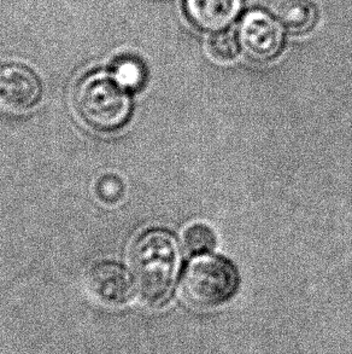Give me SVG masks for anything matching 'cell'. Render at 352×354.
<instances>
[{
  "instance_id": "6da1fadb",
  "label": "cell",
  "mask_w": 352,
  "mask_h": 354,
  "mask_svg": "<svg viewBox=\"0 0 352 354\" xmlns=\"http://www.w3.org/2000/svg\"><path fill=\"white\" fill-rule=\"evenodd\" d=\"M180 265V252L169 232H145L130 252L134 287L148 306H161L168 301L175 284Z\"/></svg>"
},
{
  "instance_id": "7a4b0ae2",
  "label": "cell",
  "mask_w": 352,
  "mask_h": 354,
  "mask_svg": "<svg viewBox=\"0 0 352 354\" xmlns=\"http://www.w3.org/2000/svg\"><path fill=\"white\" fill-rule=\"evenodd\" d=\"M74 108L88 129L115 132L128 122L130 101L124 88L105 74H90L77 84Z\"/></svg>"
},
{
  "instance_id": "3957f363",
  "label": "cell",
  "mask_w": 352,
  "mask_h": 354,
  "mask_svg": "<svg viewBox=\"0 0 352 354\" xmlns=\"http://www.w3.org/2000/svg\"><path fill=\"white\" fill-rule=\"evenodd\" d=\"M238 289V274L228 260L208 254L192 260L181 281V294L187 304L213 310L228 302Z\"/></svg>"
},
{
  "instance_id": "277c9868",
  "label": "cell",
  "mask_w": 352,
  "mask_h": 354,
  "mask_svg": "<svg viewBox=\"0 0 352 354\" xmlns=\"http://www.w3.org/2000/svg\"><path fill=\"white\" fill-rule=\"evenodd\" d=\"M237 39L246 56L266 62L279 55L285 38L279 19L262 10H251L240 21Z\"/></svg>"
},
{
  "instance_id": "5b68a950",
  "label": "cell",
  "mask_w": 352,
  "mask_h": 354,
  "mask_svg": "<svg viewBox=\"0 0 352 354\" xmlns=\"http://www.w3.org/2000/svg\"><path fill=\"white\" fill-rule=\"evenodd\" d=\"M41 98V85L29 68L8 63L0 66V108L14 113L33 109Z\"/></svg>"
},
{
  "instance_id": "8992f818",
  "label": "cell",
  "mask_w": 352,
  "mask_h": 354,
  "mask_svg": "<svg viewBox=\"0 0 352 354\" xmlns=\"http://www.w3.org/2000/svg\"><path fill=\"white\" fill-rule=\"evenodd\" d=\"M87 290L95 300L108 306L128 302L133 284L128 273L115 263H100L90 268L86 277Z\"/></svg>"
},
{
  "instance_id": "52a82bcc",
  "label": "cell",
  "mask_w": 352,
  "mask_h": 354,
  "mask_svg": "<svg viewBox=\"0 0 352 354\" xmlns=\"http://www.w3.org/2000/svg\"><path fill=\"white\" fill-rule=\"evenodd\" d=\"M242 8L243 0H184V9L190 24L213 34L233 24Z\"/></svg>"
},
{
  "instance_id": "ba28073f",
  "label": "cell",
  "mask_w": 352,
  "mask_h": 354,
  "mask_svg": "<svg viewBox=\"0 0 352 354\" xmlns=\"http://www.w3.org/2000/svg\"><path fill=\"white\" fill-rule=\"evenodd\" d=\"M276 17L286 29L295 34L306 33L316 22L317 12L310 0H279Z\"/></svg>"
},
{
  "instance_id": "9c48e42d",
  "label": "cell",
  "mask_w": 352,
  "mask_h": 354,
  "mask_svg": "<svg viewBox=\"0 0 352 354\" xmlns=\"http://www.w3.org/2000/svg\"><path fill=\"white\" fill-rule=\"evenodd\" d=\"M115 82L127 90H138L143 86L146 73L144 66L133 57L119 58L114 66Z\"/></svg>"
},
{
  "instance_id": "30bf717a",
  "label": "cell",
  "mask_w": 352,
  "mask_h": 354,
  "mask_svg": "<svg viewBox=\"0 0 352 354\" xmlns=\"http://www.w3.org/2000/svg\"><path fill=\"white\" fill-rule=\"evenodd\" d=\"M216 243L214 232L203 224L190 226L184 236L186 252L192 255H204L213 250Z\"/></svg>"
},
{
  "instance_id": "8fae6325",
  "label": "cell",
  "mask_w": 352,
  "mask_h": 354,
  "mask_svg": "<svg viewBox=\"0 0 352 354\" xmlns=\"http://www.w3.org/2000/svg\"><path fill=\"white\" fill-rule=\"evenodd\" d=\"M239 43L237 37L228 32H217L211 35L208 41L209 53L215 58L222 62L232 61L238 55Z\"/></svg>"
},
{
  "instance_id": "7c38bea8",
  "label": "cell",
  "mask_w": 352,
  "mask_h": 354,
  "mask_svg": "<svg viewBox=\"0 0 352 354\" xmlns=\"http://www.w3.org/2000/svg\"><path fill=\"white\" fill-rule=\"evenodd\" d=\"M98 196L106 203H116L121 200L124 194L122 183L116 177H104L97 187Z\"/></svg>"
}]
</instances>
